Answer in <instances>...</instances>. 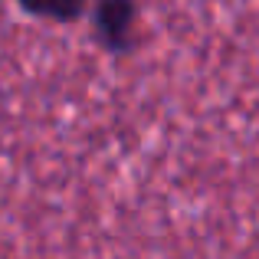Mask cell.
Instances as JSON below:
<instances>
[{
  "label": "cell",
  "mask_w": 259,
  "mask_h": 259,
  "mask_svg": "<svg viewBox=\"0 0 259 259\" xmlns=\"http://www.w3.org/2000/svg\"><path fill=\"white\" fill-rule=\"evenodd\" d=\"M30 13H39V17H53V20H72L79 17L85 0H20Z\"/></svg>",
  "instance_id": "2"
},
{
  "label": "cell",
  "mask_w": 259,
  "mask_h": 259,
  "mask_svg": "<svg viewBox=\"0 0 259 259\" xmlns=\"http://www.w3.org/2000/svg\"><path fill=\"white\" fill-rule=\"evenodd\" d=\"M138 23V7L135 0H99L95 7V36L108 50H125Z\"/></svg>",
  "instance_id": "1"
}]
</instances>
